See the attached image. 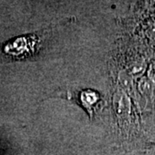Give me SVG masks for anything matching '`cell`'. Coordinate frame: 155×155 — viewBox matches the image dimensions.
<instances>
[{"instance_id":"cell-1","label":"cell","mask_w":155,"mask_h":155,"mask_svg":"<svg viewBox=\"0 0 155 155\" xmlns=\"http://www.w3.org/2000/svg\"><path fill=\"white\" fill-rule=\"evenodd\" d=\"M81 100H82V104L85 108H91V106H93L95 103H97V95L94 91H83L81 94Z\"/></svg>"}]
</instances>
